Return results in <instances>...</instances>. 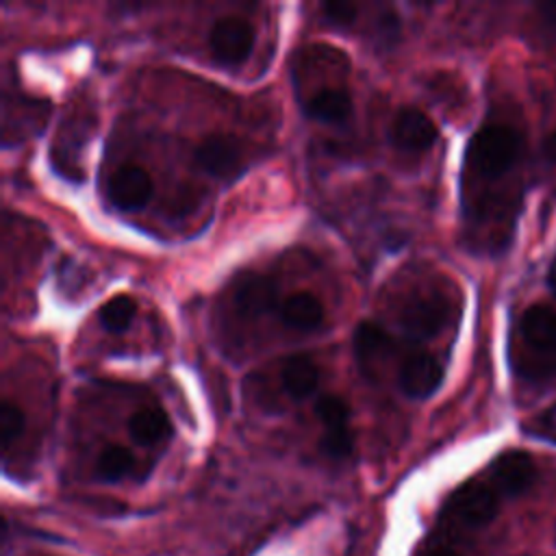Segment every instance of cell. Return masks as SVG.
Listing matches in <instances>:
<instances>
[{
    "label": "cell",
    "mask_w": 556,
    "mask_h": 556,
    "mask_svg": "<svg viewBox=\"0 0 556 556\" xmlns=\"http://www.w3.org/2000/svg\"><path fill=\"white\" fill-rule=\"evenodd\" d=\"M315 415L321 424V447L332 458L352 454L354 437L350 428V406L337 393H324L315 402Z\"/></svg>",
    "instance_id": "obj_6"
},
{
    "label": "cell",
    "mask_w": 556,
    "mask_h": 556,
    "mask_svg": "<svg viewBox=\"0 0 556 556\" xmlns=\"http://www.w3.org/2000/svg\"><path fill=\"white\" fill-rule=\"evenodd\" d=\"M152 178L137 163L119 165L106 180V198L119 211H137L152 198Z\"/></svg>",
    "instance_id": "obj_7"
},
{
    "label": "cell",
    "mask_w": 556,
    "mask_h": 556,
    "mask_svg": "<svg viewBox=\"0 0 556 556\" xmlns=\"http://www.w3.org/2000/svg\"><path fill=\"white\" fill-rule=\"evenodd\" d=\"M254 46V28L243 15H222L208 33L211 56L224 67L241 65Z\"/></svg>",
    "instance_id": "obj_4"
},
{
    "label": "cell",
    "mask_w": 556,
    "mask_h": 556,
    "mask_svg": "<svg viewBox=\"0 0 556 556\" xmlns=\"http://www.w3.org/2000/svg\"><path fill=\"white\" fill-rule=\"evenodd\" d=\"M424 556H460V554L450 545H432L424 552Z\"/></svg>",
    "instance_id": "obj_23"
},
{
    "label": "cell",
    "mask_w": 556,
    "mask_h": 556,
    "mask_svg": "<svg viewBox=\"0 0 556 556\" xmlns=\"http://www.w3.org/2000/svg\"><path fill=\"white\" fill-rule=\"evenodd\" d=\"M441 380H443L441 363L424 350L408 352L397 367V387L410 400H426L439 389Z\"/></svg>",
    "instance_id": "obj_8"
},
{
    "label": "cell",
    "mask_w": 556,
    "mask_h": 556,
    "mask_svg": "<svg viewBox=\"0 0 556 556\" xmlns=\"http://www.w3.org/2000/svg\"><path fill=\"white\" fill-rule=\"evenodd\" d=\"M541 11H543L549 20H556V4H545V7H541Z\"/></svg>",
    "instance_id": "obj_26"
},
{
    "label": "cell",
    "mask_w": 556,
    "mask_h": 556,
    "mask_svg": "<svg viewBox=\"0 0 556 556\" xmlns=\"http://www.w3.org/2000/svg\"><path fill=\"white\" fill-rule=\"evenodd\" d=\"M352 345H354V356L358 361V367L363 376H367L369 380L376 378V369H380L382 363L395 352L393 334L384 326L371 319H365L356 326Z\"/></svg>",
    "instance_id": "obj_9"
},
{
    "label": "cell",
    "mask_w": 556,
    "mask_h": 556,
    "mask_svg": "<svg viewBox=\"0 0 556 556\" xmlns=\"http://www.w3.org/2000/svg\"><path fill=\"white\" fill-rule=\"evenodd\" d=\"M437 124L419 109L404 106L395 113L389 137L391 143L402 152H426L437 141Z\"/></svg>",
    "instance_id": "obj_10"
},
{
    "label": "cell",
    "mask_w": 556,
    "mask_h": 556,
    "mask_svg": "<svg viewBox=\"0 0 556 556\" xmlns=\"http://www.w3.org/2000/svg\"><path fill=\"white\" fill-rule=\"evenodd\" d=\"M276 313L293 330H315L324 321V306L311 291H295L280 300Z\"/></svg>",
    "instance_id": "obj_16"
},
{
    "label": "cell",
    "mask_w": 556,
    "mask_h": 556,
    "mask_svg": "<svg viewBox=\"0 0 556 556\" xmlns=\"http://www.w3.org/2000/svg\"><path fill=\"white\" fill-rule=\"evenodd\" d=\"M528 430L534 434V437H541V439H547L552 443H556V404L547 406L545 410H541L532 424L528 426Z\"/></svg>",
    "instance_id": "obj_21"
},
{
    "label": "cell",
    "mask_w": 556,
    "mask_h": 556,
    "mask_svg": "<svg viewBox=\"0 0 556 556\" xmlns=\"http://www.w3.org/2000/svg\"><path fill=\"white\" fill-rule=\"evenodd\" d=\"M319 382V367L308 354H291L280 363V384L282 391L295 400H306Z\"/></svg>",
    "instance_id": "obj_14"
},
{
    "label": "cell",
    "mask_w": 556,
    "mask_h": 556,
    "mask_svg": "<svg viewBox=\"0 0 556 556\" xmlns=\"http://www.w3.org/2000/svg\"><path fill=\"white\" fill-rule=\"evenodd\" d=\"M302 109L311 119L324 124H343L352 115V96L345 87H321L302 100Z\"/></svg>",
    "instance_id": "obj_13"
},
{
    "label": "cell",
    "mask_w": 556,
    "mask_h": 556,
    "mask_svg": "<svg viewBox=\"0 0 556 556\" xmlns=\"http://www.w3.org/2000/svg\"><path fill=\"white\" fill-rule=\"evenodd\" d=\"M132 467H135L132 454L124 445H117V443L102 447L96 458V473H98V478H102L106 482L126 478L132 471Z\"/></svg>",
    "instance_id": "obj_18"
},
{
    "label": "cell",
    "mask_w": 556,
    "mask_h": 556,
    "mask_svg": "<svg viewBox=\"0 0 556 556\" xmlns=\"http://www.w3.org/2000/svg\"><path fill=\"white\" fill-rule=\"evenodd\" d=\"M278 293H276V285L258 274H243L232 291V302L239 311V315L252 319L263 315L269 308H278Z\"/></svg>",
    "instance_id": "obj_12"
},
{
    "label": "cell",
    "mask_w": 556,
    "mask_h": 556,
    "mask_svg": "<svg viewBox=\"0 0 556 556\" xmlns=\"http://www.w3.org/2000/svg\"><path fill=\"white\" fill-rule=\"evenodd\" d=\"M128 434L139 445H156V443H163L169 439L172 424L163 408L146 406L130 415Z\"/></svg>",
    "instance_id": "obj_17"
},
{
    "label": "cell",
    "mask_w": 556,
    "mask_h": 556,
    "mask_svg": "<svg viewBox=\"0 0 556 556\" xmlns=\"http://www.w3.org/2000/svg\"><path fill=\"white\" fill-rule=\"evenodd\" d=\"M321 11H324V17L330 24L345 28V26H350L356 20L358 7L356 4H348V2H330V4H321Z\"/></svg>",
    "instance_id": "obj_22"
},
{
    "label": "cell",
    "mask_w": 556,
    "mask_h": 556,
    "mask_svg": "<svg viewBox=\"0 0 556 556\" xmlns=\"http://www.w3.org/2000/svg\"><path fill=\"white\" fill-rule=\"evenodd\" d=\"M135 313H137L135 300L126 293H117L98 308V319L104 330L117 334L130 326V321L135 319Z\"/></svg>",
    "instance_id": "obj_19"
},
{
    "label": "cell",
    "mask_w": 556,
    "mask_h": 556,
    "mask_svg": "<svg viewBox=\"0 0 556 556\" xmlns=\"http://www.w3.org/2000/svg\"><path fill=\"white\" fill-rule=\"evenodd\" d=\"M536 478L534 460L523 450H508L491 465V484L500 495L517 497L526 493Z\"/></svg>",
    "instance_id": "obj_11"
},
{
    "label": "cell",
    "mask_w": 556,
    "mask_h": 556,
    "mask_svg": "<svg viewBox=\"0 0 556 556\" xmlns=\"http://www.w3.org/2000/svg\"><path fill=\"white\" fill-rule=\"evenodd\" d=\"M543 152H545V156H547L552 163H556V130L547 135L545 143H543Z\"/></svg>",
    "instance_id": "obj_24"
},
{
    "label": "cell",
    "mask_w": 556,
    "mask_h": 556,
    "mask_svg": "<svg viewBox=\"0 0 556 556\" xmlns=\"http://www.w3.org/2000/svg\"><path fill=\"white\" fill-rule=\"evenodd\" d=\"M547 285H549L552 293L556 295V261H554V263H552V267H549V274H547Z\"/></svg>",
    "instance_id": "obj_25"
},
{
    "label": "cell",
    "mask_w": 556,
    "mask_h": 556,
    "mask_svg": "<svg viewBox=\"0 0 556 556\" xmlns=\"http://www.w3.org/2000/svg\"><path fill=\"white\" fill-rule=\"evenodd\" d=\"M523 341L541 354L556 352V313L545 304L530 306L519 324Z\"/></svg>",
    "instance_id": "obj_15"
},
{
    "label": "cell",
    "mask_w": 556,
    "mask_h": 556,
    "mask_svg": "<svg viewBox=\"0 0 556 556\" xmlns=\"http://www.w3.org/2000/svg\"><path fill=\"white\" fill-rule=\"evenodd\" d=\"M500 497L502 495L491 482L469 480L450 495L445 504V517L460 528H482L495 519Z\"/></svg>",
    "instance_id": "obj_2"
},
{
    "label": "cell",
    "mask_w": 556,
    "mask_h": 556,
    "mask_svg": "<svg viewBox=\"0 0 556 556\" xmlns=\"http://www.w3.org/2000/svg\"><path fill=\"white\" fill-rule=\"evenodd\" d=\"M521 150L519 135L504 124L480 128L467 148V165L482 178H500L506 174Z\"/></svg>",
    "instance_id": "obj_1"
},
{
    "label": "cell",
    "mask_w": 556,
    "mask_h": 556,
    "mask_svg": "<svg viewBox=\"0 0 556 556\" xmlns=\"http://www.w3.org/2000/svg\"><path fill=\"white\" fill-rule=\"evenodd\" d=\"M447 317L450 304L441 293H415L402 304L397 321L408 339L426 341L445 326Z\"/></svg>",
    "instance_id": "obj_5"
},
{
    "label": "cell",
    "mask_w": 556,
    "mask_h": 556,
    "mask_svg": "<svg viewBox=\"0 0 556 556\" xmlns=\"http://www.w3.org/2000/svg\"><path fill=\"white\" fill-rule=\"evenodd\" d=\"M24 426H26V415H24L22 406L11 400H2L0 402V445H2L4 456L9 454L11 445L24 432Z\"/></svg>",
    "instance_id": "obj_20"
},
{
    "label": "cell",
    "mask_w": 556,
    "mask_h": 556,
    "mask_svg": "<svg viewBox=\"0 0 556 556\" xmlns=\"http://www.w3.org/2000/svg\"><path fill=\"white\" fill-rule=\"evenodd\" d=\"M245 156L243 141L230 132L206 135L193 152V161L200 169L224 180H230L245 169Z\"/></svg>",
    "instance_id": "obj_3"
}]
</instances>
